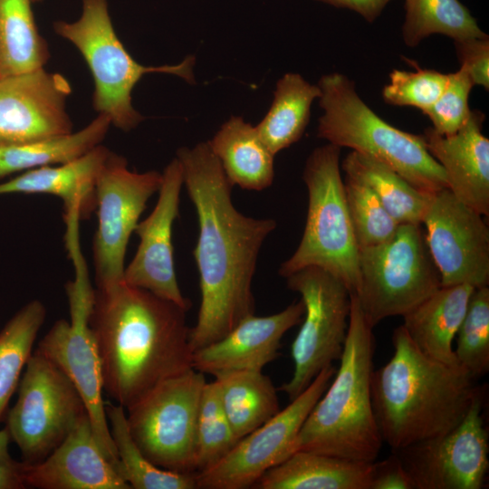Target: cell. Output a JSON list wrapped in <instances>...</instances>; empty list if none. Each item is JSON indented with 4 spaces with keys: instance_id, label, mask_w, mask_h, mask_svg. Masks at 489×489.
Here are the masks:
<instances>
[{
    "instance_id": "cell-1",
    "label": "cell",
    "mask_w": 489,
    "mask_h": 489,
    "mask_svg": "<svg viewBox=\"0 0 489 489\" xmlns=\"http://www.w3.org/2000/svg\"><path fill=\"white\" fill-rule=\"evenodd\" d=\"M176 158L198 220L193 255L201 301L197 323L190 329L194 352L254 314L253 278L261 247L276 221L246 216L235 207L233 186L207 141L179 148Z\"/></svg>"
},
{
    "instance_id": "cell-2",
    "label": "cell",
    "mask_w": 489,
    "mask_h": 489,
    "mask_svg": "<svg viewBox=\"0 0 489 489\" xmlns=\"http://www.w3.org/2000/svg\"><path fill=\"white\" fill-rule=\"evenodd\" d=\"M188 310L124 282L94 289L89 323L103 391L125 409L163 380L192 369Z\"/></svg>"
},
{
    "instance_id": "cell-3",
    "label": "cell",
    "mask_w": 489,
    "mask_h": 489,
    "mask_svg": "<svg viewBox=\"0 0 489 489\" xmlns=\"http://www.w3.org/2000/svg\"><path fill=\"white\" fill-rule=\"evenodd\" d=\"M391 340L393 355L373 369L370 393L383 443L398 450L453 429L483 390L461 365L419 350L403 325L393 331Z\"/></svg>"
},
{
    "instance_id": "cell-4",
    "label": "cell",
    "mask_w": 489,
    "mask_h": 489,
    "mask_svg": "<svg viewBox=\"0 0 489 489\" xmlns=\"http://www.w3.org/2000/svg\"><path fill=\"white\" fill-rule=\"evenodd\" d=\"M372 330L357 296L351 293L340 367L302 424L294 452L307 450L365 463L377 460L383 440L370 393Z\"/></svg>"
},
{
    "instance_id": "cell-5",
    "label": "cell",
    "mask_w": 489,
    "mask_h": 489,
    "mask_svg": "<svg viewBox=\"0 0 489 489\" xmlns=\"http://www.w3.org/2000/svg\"><path fill=\"white\" fill-rule=\"evenodd\" d=\"M317 85L323 110L318 120L319 138L386 164L423 192L448 188L445 172L422 134L401 130L378 116L360 97L354 82L342 73L325 74Z\"/></svg>"
},
{
    "instance_id": "cell-6",
    "label": "cell",
    "mask_w": 489,
    "mask_h": 489,
    "mask_svg": "<svg viewBox=\"0 0 489 489\" xmlns=\"http://www.w3.org/2000/svg\"><path fill=\"white\" fill-rule=\"evenodd\" d=\"M53 29L72 43L86 62L94 81L95 110L123 131L131 130L144 120L131 102V92L144 74L169 73L195 82L193 55L174 65L145 66L135 61L116 34L108 0H82L80 17L74 22L57 21Z\"/></svg>"
},
{
    "instance_id": "cell-7",
    "label": "cell",
    "mask_w": 489,
    "mask_h": 489,
    "mask_svg": "<svg viewBox=\"0 0 489 489\" xmlns=\"http://www.w3.org/2000/svg\"><path fill=\"white\" fill-rule=\"evenodd\" d=\"M340 158V148L331 143L316 148L308 157L302 172L308 192L303 234L278 273L286 278L305 267H321L355 293L359 249L347 209Z\"/></svg>"
},
{
    "instance_id": "cell-8",
    "label": "cell",
    "mask_w": 489,
    "mask_h": 489,
    "mask_svg": "<svg viewBox=\"0 0 489 489\" xmlns=\"http://www.w3.org/2000/svg\"><path fill=\"white\" fill-rule=\"evenodd\" d=\"M354 293L368 323L403 316L441 285L422 225L400 224L386 242L359 250Z\"/></svg>"
},
{
    "instance_id": "cell-9",
    "label": "cell",
    "mask_w": 489,
    "mask_h": 489,
    "mask_svg": "<svg viewBox=\"0 0 489 489\" xmlns=\"http://www.w3.org/2000/svg\"><path fill=\"white\" fill-rule=\"evenodd\" d=\"M75 279L66 284L70 321H56L36 350L54 363L79 391L96 439L107 459L118 469L119 459L105 412L102 375L96 341L89 319L94 301L87 268L79 244L69 249Z\"/></svg>"
},
{
    "instance_id": "cell-10",
    "label": "cell",
    "mask_w": 489,
    "mask_h": 489,
    "mask_svg": "<svg viewBox=\"0 0 489 489\" xmlns=\"http://www.w3.org/2000/svg\"><path fill=\"white\" fill-rule=\"evenodd\" d=\"M204 373L189 369L168 378L126 410L129 433L155 465L196 473L197 427Z\"/></svg>"
},
{
    "instance_id": "cell-11",
    "label": "cell",
    "mask_w": 489,
    "mask_h": 489,
    "mask_svg": "<svg viewBox=\"0 0 489 489\" xmlns=\"http://www.w3.org/2000/svg\"><path fill=\"white\" fill-rule=\"evenodd\" d=\"M304 305L302 324L293 340V373L279 390L290 401L300 395L326 367L340 360L349 327L350 294L347 286L328 271L309 266L286 278Z\"/></svg>"
},
{
    "instance_id": "cell-12",
    "label": "cell",
    "mask_w": 489,
    "mask_h": 489,
    "mask_svg": "<svg viewBox=\"0 0 489 489\" xmlns=\"http://www.w3.org/2000/svg\"><path fill=\"white\" fill-rule=\"evenodd\" d=\"M24 369L6 428L24 462L34 464L47 457L88 412L69 378L36 350Z\"/></svg>"
},
{
    "instance_id": "cell-13",
    "label": "cell",
    "mask_w": 489,
    "mask_h": 489,
    "mask_svg": "<svg viewBox=\"0 0 489 489\" xmlns=\"http://www.w3.org/2000/svg\"><path fill=\"white\" fill-rule=\"evenodd\" d=\"M161 182L162 173L132 171L124 157L110 151L95 184L98 227L92 254L97 289L123 282L129 240Z\"/></svg>"
},
{
    "instance_id": "cell-14",
    "label": "cell",
    "mask_w": 489,
    "mask_h": 489,
    "mask_svg": "<svg viewBox=\"0 0 489 489\" xmlns=\"http://www.w3.org/2000/svg\"><path fill=\"white\" fill-rule=\"evenodd\" d=\"M335 371L333 365L324 368L285 408L241 438L217 463L196 473L197 488L254 487L267 470L294 452V444L302 424Z\"/></svg>"
},
{
    "instance_id": "cell-15",
    "label": "cell",
    "mask_w": 489,
    "mask_h": 489,
    "mask_svg": "<svg viewBox=\"0 0 489 489\" xmlns=\"http://www.w3.org/2000/svg\"><path fill=\"white\" fill-rule=\"evenodd\" d=\"M484 391L450 431L392 450L413 489H481L489 468L488 433L482 415Z\"/></svg>"
},
{
    "instance_id": "cell-16",
    "label": "cell",
    "mask_w": 489,
    "mask_h": 489,
    "mask_svg": "<svg viewBox=\"0 0 489 489\" xmlns=\"http://www.w3.org/2000/svg\"><path fill=\"white\" fill-rule=\"evenodd\" d=\"M422 225L442 286H488L489 228L484 216L446 188L433 195Z\"/></svg>"
},
{
    "instance_id": "cell-17",
    "label": "cell",
    "mask_w": 489,
    "mask_h": 489,
    "mask_svg": "<svg viewBox=\"0 0 489 489\" xmlns=\"http://www.w3.org/2000/svg\"><path fill=\"white\" fill-rule=\"evenodd\" d=\"M69 81L38 68L0 77V149L72 132Z\"/></svg>"
},
{
    "instance_id": "cell-18",
    "label": "cell",
    "mask_w": 489,
    "mask_h": 489,
    "mask_svg": "<svg viewBox=\"0 0 489 489\" xmlns=\"http://www.w3.org/2000/svg\"><path fill=\"white\" fill-rule=\"evenodd\" d=\"M182 187V167L175 158L162 173L156 206L134 230L139 244L134 257L125 266L123 282L189 310L190 301L183 296L176 276L172 244V228L179 213Z\"/></svg>"
},
{
    "instance_id": "cell-19",
    "label": "cell",
    "mask_w": 489,
    "mask_h": 489,
    "mask_svg": "<svg viewBox=\"0 0 489 489\" xmlns=\"http://www.w3.org/2000/svg\"><path fill=\"white\" fill-rule=\"evenodd\" d=\"M25 487L40 489H129L105 456L88 414L43 461L24 462Z\"/></svg>"
},
{
    "instance_id": "cell-20",
    "label": "cell",
    "mask_w": 489,
    "mask_h": 489,
    "mask_svg": "<svg viewBox=\"0 0 489 489\" xmlns=\"http://www.w3.org/2000/svg\"><path fill=\"white\" fill-rule=\"evenodd\" d=\"M304 314L302 300L268 316L250 315L217 341L193 352V369L206 374L258 370L279 355L281 340Z\"/></svg>"
},
{
    "instance_id": "cell-21",
    "label": "cell",
    "mask_w": 489,
    "mask_h": 489,
    "mask_svg": "<svg viewBox=\"0 0 489 489\" xmlns=\"http://www.w3.org/2000/svg\"><path fill=\"white\" fill-rule=\"evenodd\" d=\"M484 114L471 110L455 133L441 135L432 127L422 134L431 156L442 167L451 193L484 216H489V139L482 133Z\"/></svg>"
},
{
    "instance_id": "cell-22",
    "label": "cell",
    "mask_w": 489,
    "mask_h": 489,
    "mask_svg": "<svg viewBox=\"0 0 489 489\" xmlns=\"http://www.w3.org/2000/svg\"><path fill=\"white\" fill-rule=\"evenodd\" d=\"M110 151L99 145L71 162L24 171L13 178L0 181V196H56L63 202L66 222L86 219L96 210V179Z\"/></svg>"
},
{
    "instance_id": "cell-23",
    "label": "cell",
    "mask_w": 489,
    "mask_h": 489,
    "mask_svg": "<svg viewBox=\"0 0 489 489\" xmlns=\"http://www.w3.org/2000/svg\"><path fill=\"white\" fill-rule=\"evenodd\" d=\"M474 290L469 284L441 286L402 316V325L419 350L443 363L460 365L453 340Z\"/></svg>"
},
{
    "instance_id": "cell-24",
    "label": "cell",
    "mask_w": 489,
    "mask_h": 489,
    "mask_svg": "<svg viewBox=\"0 0 489 489\" xmlns=\"http://www.w3.org/2000/svg\"><path fill=\"white\" fill-rule=\"evenodd\" d=\"M371 463L297 450L267 470L259 489H369Z\"/></svg>"
},
{
    "instance_id": "cell-25",
    "label": "cell",
    "mask_w": 489,
    "mask_h": 489,
    "mask_svg": "<svg viewBox=\"0 0 489 489\" xmlns=\"http://www.w3.org/2000/svg\"><path fill=\"white\" fill-rule=\"evenodd\" d=\"M207 142L233 187L261 191L272 185L275 155L255 126L232 116Z\"/></svg>"
},
{
    "instance_id": "cell-26",
    "label": "cell",
    "mask_w": 489,
    "mask_h": 489,
    "mask_svg": "<svg viewBox=\"0 0 489 489\" xmlns=\"http://www.w3.org/2000/svg\"><path fill=\"white\" fill-rule=\"evenodd\" d=\"M225 413L239 441L280 411L277 390L258 370H234L215 376Z\"/></svg>"
},
{
    "instance_id": "cell-27",
    "label": "cell",
    "mask_w": 489,
    "mask_h": 489,
    "mask_svg": "<svg viewBox=\"0 0 489 489\" xmlns=\"http://www.w3.org/2000/svg\"><path fill=\"white\" fill-rule=\"evenodd\" d=\"M110 119L99 114L77 132L0 149V181L14 173L56 166L81 158L106 137Z\"/></svg>"
},
{
    "instance_id": "cell-28",
    "label": "cell",
    "mask_w": 489,
    "mask_h": 489,
    "mask_svg": "<svg viewBox=\"0 0 489 489\" xmlns=\"http://www.w3.org/2000/svg\"><path fill=\"white\" fill-rule=\"evenodd\" d=\"M321 93L317 84L308 82L299 73L288 72L278 80L271 107L255 126L274 155L302 138L310 120L312 104Z\"/></svg>"
},
{
    "instance_id": "cell-29",
    "label": "cell",
    "mask_w": 489,
    "mask_h": 489,
    "mask_svg": "<svg viewBox=\"0 0 489 489\" xmlns=\"http://www.w3.org/2000/svg\"><path fill=\"white\" fill-rule=\"evenodd\" d=\"M341 168L365 182L398 224L422 225L434 194L416 188L386 164L356 151L344 158Z\"/></svg>"
},
{
    "instance_id": "cell-30",
    "label": "cell",
    "mask_w": 489,
    "mask_h": 489,
    "mask_svg": "<svg viewBox=\"0 0 489 489\" xmlns=\"http://www.w3.org/2000/svg\"><path fill=\"white\" fill-rule=\"evenodd\" d=\"M32 4V0H0V77L42 68L50 57Z\"/></svg>"
},
{
    "instance_id": "cell-31",
    "label": "cell",
    "mask_w": 489,
    "mask_h": 489,
    "mask_svg": "<svg viewBox=\"0 0 489 489\" xmlns=\"http://www.w3.org/2000/svg\"><path fill=\"white\" fill-rule=\"evenodd\" d=\"M126 409L105 402V412L118 459V471L134 489H195V474L176 473L151 463L134 442L128 427Z\"/></svg>"
},
{
    "instance_id": "cell-32",
    "label": "cell",
    "mask_w": 489,
    "mask_h": 489,
    "mask_svg": "<svg viewBox=\"0 0 489 489\" xmlns=\"http://www.w3.org/2000/svg\"><path fill=\"white\" fill-rule=\"evenodd\" d=\"M405 10L402 37L411 48L436 34L454 41L487 36L459 0H405Z\"/></svg>"
},
{
    "instance_id": "cell-33",
    "label": "cell",
    "mask_w": 489,
    "mask_h": 489,
    "mask_svg": "<svg viewBox=\"0 0 489 489\" xmlns=\"http://www.w3.org/2000/svg\"><path fill=\"white\" fill-rule=\"evenodd\" d=\"M45 316L44 305L33 300L24 305L0 331V419L33 353Z\"/></svg>"
},
{
    "instance_id": "cell-34",
    "label": "cell",
    "mask_w": 489,
    "mask_h": 489,
    "mask_svg": "<svg viewBox=\"0 0 489 489\" xmlns=\"http://www.w3.org/2000/svg\"><path fill=\"white\" fill-rule=\"evenodd\" d=\"M345 200L358 249L388 240L399 224L385 209L373 190L362 180L345 174Z\"/></svg>"
},
{
    "instance_id": "cell-35",
    "label": "cell",
    "mask_w": 489,
    "mask_h": 489,
    "mask_svg": "<svg viewBox=\"0 0 489 489\" xmlns=\"http://www.w3.org/2000/svg\"><path fill=\"white\" fill-rule=\"evenodd\" d=\"M237 442L223 408L216 381L206 383L197 418L196 473L217 463Z\"/></svg>"
},
{
    "instance_id": "cell-36",
    "label": "cell",
    "mask_w": 489,
    "mask_h": 489,
    "mask_svg": "<svg viewBox=\"0 0 489 489\" xmlns=\"http://www.w3.org/2000/svg\"><path fill=\"white\" fill-rule=\"evenodd\" d=\"M458 363L475 379L489 369V288H475L457 330Z\"/></svg>"
},
{
    "instance_id": "cell-37",
    "label": "cell",
    "mask_w": 489,
    "mask_h": 489,
    "mask_svg": "<svg viewBox=\"0 0 489 489\" xmlns=\"http://www.w3.org/2000/svg\"><path fill=\"white\" fill-rule=\"evenodd\" d=\"M447 74L436 70L417 68L414 72L393 70L382 89L383 101L393 106L414 107L425 111L443 92Z\"/></svg>"
},
{
    "instance_id": "cell-38",
    "label": "cell",
    "mask_w": 489,
    "mask_h": 489,
    "mask_svg": "<svg viewBox=\"0 0 489 489\" xmlns=\"http://www.w3.org/2000/svg\"><path fill=\"white\" fill-rule=\"evenodd\" d=\"M474 83L463 69L447 74L446 85L436 102L422 113L432 128L441 135L458 131L468 120L471 110L468 99Z\"/></svg>"
},
{
    "instance_id": "cell-39",
    "label": "cell",
    "mask_w": 489,
    "mask_h": 489,
    "mask_svg": "<svg viewBox=\"0 0 489 489\" xmlns=\"http://www.w3.org/2000/svg\"><path fill=\"white\" fill-rule=\"evenodd\" d=\"M460 67L474 85L489 90V37H473L454 41Z\"/></svg>"
},
{
    "instance_id": "cell-40",
    "label": "cell",
    "mask_w": 489,
    "mask_h": 489,
    "mask_svg": "<svg viewBox=\"0 0 489 489\" xmlns=\"http://www.w3.org/2000/svg\"><path fill=\"white\" fill-rule=\"evenodd\" d=\"M369 489H413L411 480L398 455L372 462Z\"/></svg>"
},
{
    "instance_id": "cell-41",
    "label": "cell",
    "mask_w": 489,
    "mask_h": 489,
    "mask_svg": "<svg viewBox=\"0 0 489 489\" xmlns=\"http://www.w3.org/2000/svg\"><path fill=\"white\" fill-rule=\"evenodd\" d=\"M10 435L7 428L0 430V489L25 488L24 462H16L10 455Z\"/></svg>"
},
{
    "instance_id": "cell-42",
    "label": "cell",
    "mask_w": 489,
    "mask_h": 489,
    "mask_svg": "<svg viewBox=\"0 0 489 489\" xmlns=\"http://www.w3.org/2000/svg\"><path fill=\"white\" fill-rule=\"evenodd\" d=\"M336 7L348 8L371 23L376 20L391 0H317Z\"/></svg>"
},
{
    "instance_id": "cell-43",
    "label": "cell",
    "mask_w": 489,
    "mask_h": 489,
    "mask_svg": "<svg viewBox=\"0 0 489 489\" xmlns=\"http://www.w3.org/2000/svg\"><path fill=\"white\" fill-rule=\"evenodd\" d=\"M32 1H33V3H38V2H41L43 0H32Z\"/></svg>"
}]
</instances>
